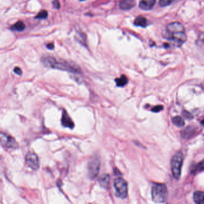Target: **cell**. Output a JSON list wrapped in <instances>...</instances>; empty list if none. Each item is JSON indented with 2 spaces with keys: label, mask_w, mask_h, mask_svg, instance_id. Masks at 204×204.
Returning a JSON list of instances; mask_svg holds the SVG:
<instances>
[{
  "label": "cell",
  "mask_w": 204,
  "mask_h": 204,
  "mask_svg": "<svg viewBox=\"0 0 204 204\" xmlns=\"http://www.w3.org/2000/svg\"><path fill=\"white\" fill-rule=\"evenodd\" d=\"M117 85L118 87H124L128 82V78L125 75H122L120 78L115 79Z\"/></svg>",
  "instance_id": "cell-18"
},
{
  "label": "cell",
  "mask_w": 204,
  "mask_h": 204,
  "mask_svg": "<svg viewBox=\"0 0 204 204\" xmlns=\"http://www.w3.org/2000/svg\"><path fill=\"white\" fill-rule=\"evenodd\" d=\"M163 108H164V107H163V106H155L154 107H153V108L152 109V111L153 112L157 113V112H160V111H161L162 110H163Z\"/></svg>",
  "instance_id": "cell-21"
},
{
  "label": "cell",
  "mask_w": 204,
  "mask_h": 204,
  "mask_svg": "<svg viewBox=\"0 0 204 204\" xmlns=\"http://www.w3.org/2000/svg\"><path fill=\"white\" fill-rule=\"evenodd\" d=\"M156 0H141L139 3V7L144 10H149L155 6Z\"/></svg>",
  "instance_id": "cell-10"
},
{
  "label": "cell",
  "mask_w": 204,
  "mask_h": 204,
  "mask_svg": "<svg viewBox=\"0 0 204 204\" xmlns=\"http://www.w3.org/2000/svg\"><path fill=\"white\" fill-rule=\"evenodd\" d=\"M201 123H202V125H204V119L202 120V122H201Z\"/></svg>",
  "instance_id": "cell-26"
},
{
  "label": "cell",
  "mask_w": 204,
  "mask_h": 204,
  "mask_svg": "<svg viewBox=\"0 0 204 204\" xmlns=\"http://www.w3.org/2000/svg\"><path fill=\"white\" fill-rule=\"evenodd\" d=\"M79 1H85V0H79Z\"/></svg>",
  "instance_id": "cell-27"
},
{
  "label": "cell",
  "mask_w": 204,
  "mask_h": 204,
  "mask_svg": "<svg viewBox=\"0 0 204 204\" xmlns=\"http://www.w3.org/2000/svg\"><path fill=\"white\" fill-rule=\"evenodd\" d=\"M62 124L65 127H68L72 129L74 127V124L72 120L70 118L66 111H63L62 117Z\"/></svg>",
  "instance_id": "cell-9"
},
{
  "label": "cell",
  "mask_w": 204,
  "mask_h": 204,
  "mask_svg": "<svg viewBox=\"0 0 204 204\" xmlns=\"http://www.w3.org/2000/svg\"><path fill=\"white\" fill-rule=\"evenodd\" d=\"M136 2L134 0H122L119 2V6L122 10H129L135 6Z\"/></svg>",
  "instance_id": "cell-11"
},
{
  "label": "cell",
  "mask_w": 204,
  "mask_h": 204,
  "mask_svg": "<svg viewBox=\"0 0 204 204\" xmlns=\"http://www.w3.org/2000/svg\"><path fill=\"white\" fill-rule=\"evenodd\" d=\"M47 17H48V12H47L46 10H42L36 16L35 19H46Z\"/></svg>",
  "instance_id": "cell-19"
},
{
  "label": "cell",
  "mask_w": 204,
  "mask_h": 204,
  "mask_svg": "<svg viewBox=\"0 0 204 204\" xmlns=\"http://www.w3.org/2000/svg\"><path fill=\"white\" fill-rule=\"evenodd\" d=\"M193 200L197 204H204V192H195L193 194Z\"/></svg>",
  "instance_id": "cell-14"
},
{
  "label": "cell",
  "mask_w": 204,
  "mask_h": 204,
  "mask_svg": "<svg viewBox=\"0 0 204 204\" xmlns=\"http://www.w3.org/2000/svg\"><path fill=\"white\" fill-rule=\"evenodd\" d=\"M168 196V191L165 184L155 183L152 188V197L153 201L158 204L164 203Z\"/></svg>",
  "instance_id": "cell-3"
},
{
  "label": "cell",
  "mask_w": 204,
  "mask_h": 204,
  "mask_svg": "<svg viewBox=\"0 0 204 204\" xmlns=\"http://www.w3.org/2000/svg\"><path fill=\"white\" fill-rule=\"evenodd\" d=\"M197 169L199 171H204V159L202 161H201L197 166Z\"/></svg>",
  "instance_id": "cell-22"
},
{
  "label": "cell",
  "mask_w": 204,
  "mask_h": 204,
  "mask_svg": "<svg viewBox=\"0 0 204 204\" xmlns=\"http://www.w3.org/2000/svg\"><path fill=\"white\" fill-rule=\"evenodd\" d=\"M175 0H159V4L161 7H166L170 5Z\"/></svg>",
  "instance_id": "cell-20"
},
{
  "label": "cell",
  "mask_w": 204,
  "mask_h": 204,
  "mask_svg": "<svg viewBox=\"0 0 204 204\" xmlns=\"http://www.w3.org/2000/svg\"><path fill=\"white\" fill-rule=\"evenodd\" d=\"M114 187L116 191V195L118 197L124 199L128 194V184L122 178L118 177L114 181Z\"/></svg>",
  "instance_id": "cell-5"
},
{
  "label": "cell",
  "mask_w": 204,
  "mask_h": 204,
  "mask_svg": "<svg viewBox=\"0 0 204 204\" xmlns=\"http://www.w3.org/2000/svg\"><path fill=\"white\" fill-rule=\"evenodd\" d=\"M100 168V161L98 158H94L89 162L88 166V176L91 179H94L99 174Z\"/></svg>",
  "instance_id": "cell-6"
},
{
  "label": "cell",
  "mask_w": 204,
  "mask_h": 204,
  "mask_svg": "<svg viewBox=\"0 0 204 204\" xmlns=\"http://www.w3.org/2000/svg\"><path fill=\"white\" fill-rule=\"evenodd\" d=\"M197 130L195 127H193L192 126H189L186 128H185L182 132V136L184 139L191 138L192 136H194L196 133Z\"/></svg>",
  "instance_id": "cell-12"
},
{
  "label": "cell",
  "mask_w": 204,
  "mask_h": 204,
  "mask_svg": "<svg viewBox=\"0 0 204 204\" xmlns=\"http://www.w3.org/2000/svg\"><path fill=\"white\" fill-rule=\"evenodd\" d=\"M42 62L43 64L48 67L67 71L69 72H80L79 67L69 62L59 61L53 57H45L42 59Z\"/></svg>",
  "instance_id": "cell-2"
},
{
  "label": "cell",
  "mask_w": 204,
  "mask_h": 204,
  "mask_svg": "<svg viewBox=\"0 0 204 204\" xmlns=\"http://www.w3.org/2000/svg\"><path fill=\"white\" fill-rule=\"evenodd\" d=\"M14 72L16 73V74L19 75H21L22 74V70L20 69L19 67H16L14 68Z\"/></svg>",
  "instance_id": "cell-24"
},
{
  "label": "cell",
  "mask_w": 204,
  "mask_h": 204,
  "mask_svg": "<svg viewBox=\"0 0 204 204\" xmlns=\"http://www.w3.org/2000/svg\"><path fill=\"white\" fill-rule=\"evenodd\" d=\"M47 47L50 50H53L54 48V45L52 43H50V44H48L47 45Z\"/></svg>",
  "instance_id": "cell-25"
},
{
  "label": "cell",
  "mask_w": 204,
  "mask_h": 204,
  "mask_svg": "<svg viewBox=\"0 0 204 204\" xmlns=\"http://www.w3.org/2000/svg\"><path fill=\"white\" fill-rule=\"evenodd\" d=\"M134 23L136 26L142 27H147L148 25V22H147V19L143 16H140L137 17H136L134 20Z\"/></svg>",
  "instance_id": "cell-15"
},
{
  "label": "cell",
  "mask_w": 204,
  "mask_h": 204,
  "mask_svg": "<svg viewBox=\"0 0 204 204\" xmlns=\"http://www.w3.org/2000/svg\"><path fill=\"white\" fill-rule=\"evenodd\" d=\"M110 180H111L110 175L107 174H105L102 175L99 178V183L102 187L107 188L110 183Z\"/></svg>",
  "instance_id": "cell-13"
},
{
  "label": "cell",
  "mask_w": 204,
  "mask_h": 204,
  "mask_svg": "<svg viewBox=\"0 0 204 204\" xmlns=\"http://www.w3.org/2000/svg\"><path fill=\"white\" fill-rule=\"evenodd\" d=\"M0 143L8 148L15 149L18 147V144L15 139L4 133H0Z\"/></svg>",
  "instance_id": "cell-7"
},
{
  "label": "cell",
  "mask_w": 204,
  "mask_h": 204,
  "mask_svg": "<svg viewBox=\"0 0 204 204\" xmlns=\"http://www.w3.org/2000/svg\"><path fill=\"white\" fill-rule=\"evenodd\" d=\"M183 160L184 156L183 153L181 152L176 153L171 159V171L174 177L176 179L180 177Z\"/></svg>",
  "instance_id": "cell-4"
},
{
  "label": "cell",
  "mask_w": 204,
  "mask_h": 204,
  "mask_svg": "<svg viewBox=\"0 0 204 204\" xmlns=\"http://www.w3.org/2000/svg\"><path fill=\"white\" fill-rule=\"evenodd\" d=\"M166 38L176 46H182L187 40L183 25L179 22L168 24L166 27Z\"/></svg>",
  "instance_id": "cell-1"
},
{
  "label": "cell",
  "mask_w": 204,
  "mask_h": 204,
  "mask_svg": "<svg viewBox=\"0 0 204 204\" xmlns=\"http://www.w3.org/2000/svg\"><path fill=\"white\" fill-rule=\"evenodd\" d=\"M53 6L57 9H59L60 7V4L59 0H54L53 1Z\"/></svg>",
  "instance_id": "cell-23"
},
{
  "label": "cell",
  "mask_w": 204,
  "mask_h": 204,
  "mask_svg": "<svg viewBox=\"0 0 204 204\" xmlns=\"http://www.w3.org/2000/svg\"><path fill=\"white\" fill-rule=\"evenodd\" d=\"M172 123L178 127H181L184 126L185 124L184 119L183 117L180 116H176L172 118Z\"/></svg>",
  "instance_id": "cell-16"
},
{
  "label": "cell",
  "mask_w": 204,
  "mask_h": 204,
  "mask_svg": "<svg viewBox=\"0 0 204 204\" xmlns=\"http://www.w3.org/2000/svg\"><path fill=\"white\" fill-rule=\"evenodd\" d=\"M27 165L33 170H37L40 167V162L38 156L33 153H27L25 158Z\"/></svg>",
  "instance_id": "cell-8"
},
{
  "label": "cell",
  "mask_w": 204,
  "mask_h": 204,
  "mask_svg": "<svg viewBox=\"0 0 204 204\" xmlns=\"http://www.w3.org/2000/svg\"><path fill=\"white\" fill-rule=\"evenodd\" d=\"M25 23L22 21H19L12 27L11 29H12L13 31L22 32L25 29Z\"/></svg>",
  "instance_id": "cell-17"
}]
</instances>
